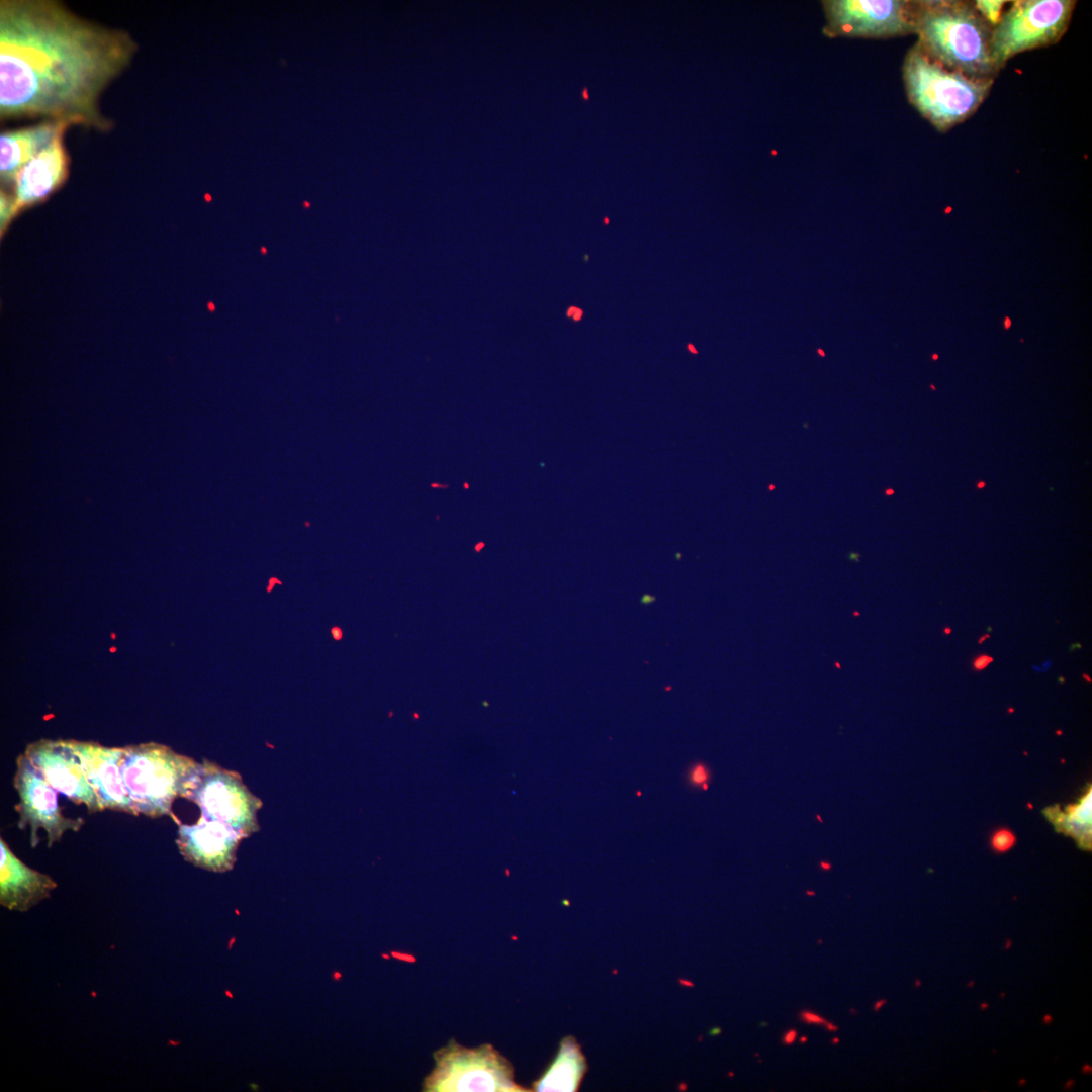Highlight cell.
<instances>
[{
  "label": "cell",
  "instance_id": "6da1fadb",
  "mask_svg": "<svg viewBox=\"0 0 1092 1092\" xmlns=\"http://www.w3.org/2000/svg\"><path fill=\"white\" fill-rule=\"evenodd\" d=\"M125 29L85 19L56 0L0 1V117L108 132L101 95L131 64Z\"/></svg>",
  "mask_w": 1092,
  "mask_h": 1092
},
{
  "label": "cell",
  "instance_id": "7a4b0ae2",
  "mask_svg": "<svg viewBox=\"0 0 1092 1092\" xmlns=\"http://www.w3.org/2000/svg\"><path fill=\"white\" fill-rule=\"evenodd\" d=\"M917 44L932 60L964 75L994 80L990 50L992 27L974 3L957 0L913 1Z\"/></svg>",
  "mask_w": 1092,
  "mask_h": 1092
},
{
  "label": "cell",
  "instance_id": "3957f363",
  "mask_svg": "<svg viewBox=\"0 0 1092 1092\" xmlns=\"http://www.w3.org/2000/svg\"><path fill=\"white\" fill-rule=\"evenodd\" d=\"M902 75L909 102L941 132L973 115L994 82L948 69L929 58L917 43L904 58Z\"/></svg>",
  "mask_w": 1092,
  "mask_h": 1092
},
{
  "label": "cell",
  "instance_id": "277c9868",
  "mask_svg": "<svg viewBox=\"0 0 1092 1092\" xmlns=\"http://www.w3.org/2000/svg\"><path fill=\"white\" fill-rule=\"evenodd\" d=\"M199 763L155 742L123 747L121 774L134 815L171 816L172 805L185 797Z\"/></svg>",
  "mask_w": 1092,
  "mask_h": 1092
},
{
  "label": "cell",
  "instance_id": "5b68a950",
  "mask_svg": "<svg viewBox=\"0 0 1092 1092\" xmlns=\"http://www.w3.org/2000/svg\"><path fill=\"white\" fill-rule=\"evenodd\" d=\"M1074 0H1016L992 28L990 50L998 71L1014 56L1057 43L1068 29Z\"/></svg>",
  "mask_w": 1092,
  "mask_h": 1092
},
{
  "label": "cell",
  "instance_id": "8992f818",
  "mask_svg": "<svg viewBox=\"0 0 1092 1092\" xmlns=\"http://www.w3.org/2000/svg\"><path fill=\"white\" fill-rule=\"evenodd\" d=\"M434 1059L435 1068L424 1081V1091H524L514 1081L511 1064L490 1044L469 1049L450 1040Z\"/></svg>",
  "mask_w": 1092,
  "mask_h": 1092
},
{
  "label": "cell",
  "instance_id": "52a82bcc",
  "mask_svg": "<svg viewBox=\"0 0 1092 1092\" xmlns=\"http://www.w3.org/2000/svg\"><path fill=\"white\" fill-rule=\"evenodd\" d=\"M184 798L199 807L201 817L225 824L242 838L258 828L260 800L250 793L239 775L216 763L208 760L199 763Z\"/></svg>",
  "mask_w": 1092,
  "mask_h": 1092
},
{
  "label": "cell",
  "instance_id": "ba28073f",
  "mask_svg": "<svg viewBox=\"0 0 1092 1092\" xmlns=\"http://www.w3.org/2000/svg\"><path fill=\"white\" fill-rule=\"evenodd\" d=\"M823 32L828 37L888 38L915 33L913 1L827 0Z\"/></svg>",
  "mask_w": 1092,
  "mask_h": 1092
},
{
  "label": "cell",
  "instance_id": "9c48e42d",
  "mask_svg": "<svg viewBox=\"0 0 1092 1092\" xmlns=\"http://www.w3.org/2000/svg\"><path fill=\"white\" fill-rule=\"evenodd\" d=\"M13 785L19 801L15 806L19 815L18 827H29L30 845L38 842V830L47 833L48 846L60 841L66 831L77 832L84 825V820L68 818L62 813L58 803L57 791L40 776L25 753L16 759V771Z\"/></svg>",
  "mask_w": 1092,
  "mask_h": 1092
},
{
  "label": "cell",
  "instance_id": "30bf717a",
  "mask_svg": "<svg viewBox=\"0 0 1092 1092\" xmlns=\"http://www.w3.org/2000/svg\"><path fill=\"white\" fill-rule=\"evenodd\" d=\"M24 753L57 792L75 804L85 805L89 813L102 811L97 795L68 740L41 739L27 745Z\"/></svg>",
  "mask_w": 1092,
  "mask_h": 1092
},
{
  "label": "cell",
  "instance_id": "8fae6325",
  "mask_svg": "<svg viewBox=\"0 0 1092 1092\" xmlns=\"http://www.w3.org/2000/svg\"><path fill=\"white\" fill-rule=\"evenodd\" d=\"M78 756L86 779L95 791L101 810L134 815L121 774L123 747L68 740Z\"/></svg>",
  "mask_w": 1092,
  "mask_h": 1092
},
{
  "label": "cell",
  "instance_id": "7c38bea8",
  "mask_svg": "<svg viewBox=\"0 0 1092 1092\" xmlns=\"http://www.w3.org/2000/svg\"><path fill=\"white\" fill-rule=\"evenodd\" d=\"M242 837L225 824L200 817L196 823L182 824L176 839L183 857L211 872L233 869Z\"/></svg>",
  "mask_w": 1092,
  "mask_h": 1092
},
{
  "label": "cell",
  "instance_id": "4fadbf2b",
  "mask_svg": "<svg viewBox=\"0 0 1092 1092\" xmlns=\"http://www.w3.org/2000/svg\"><path fill=\"white\" fill-rule=\"evenodd\" d=\"M65 132L59 133L17 174L11 196L14 215L47 199L66 180L69 157L63 140Z\"/></svg>",
  "mask_w": 1092,
  "mask_h": 1092
},
{
  "label": "cell",
  "instance_id": "5bb4252c",
  "mask_svg": "<svg viewBox=\"0 0 1092 1092\" xmlns=\"http://www.w3.org/2000/svg\"><path fill=\"white\" fill-rule=\"evenodd\" d=\"M57 883L48 875L27 867L0 838V904L25 912L50 897Z\"/></svg>",
  "mask_w": 1092,
  "mask_h": 1092
},
{
  "label": "cell",
  "instance_id": "9a60e30c",
  "mask_svg": "<svg viewBox=\"0 0 1092 1092\" xmlns=\"http://www.w3.org/2000/svg\"><path fill=\"white\" fill-rule=\"evenodd\" d=\"M68 124L46 120L35 125L1 132L0 176L4 183H14L19 171L37 156Z\"/></svg>",
  "mask_w": 1092,
  "mask_h": 1092
},
{
  "label": "cell",
  "instance_id": "2e32d148",
  "mask_svg": "<svg viewBox=\"0 0 1092 1092\" xmlns=\"http://www.w3.org/2000/svg\"><path fill=\"white\" fill-rule=\"evenodd\" d=\"M585 1069L579 1046L572 1038H565L559 1052L545 1074L534 1083L536 1091H574Z\"/></svg>",
  "mask_w": 1092,
  "mask_h": 1092
},
{
  "label": "cell",
  "instance_id": "e0dca14e",
  "mask_svg": "<svg viewBox=\"0 0 1092 1092\" xmlns=\"http://www.w3.org/2000/svg\"><path fill=\"white\" fill-rule=\"evenodd\" d=\"M1091 788H1089L1078 802L1068 805L1065 810L1059 806H1053L1044 811L1046 818L1058 831L1072 836L1084 849L1091 847Z\"/></svg>",
  "mask_w": 1092,
  "mask_h": 1092
},
{
  "label": "cell",
  "instance_id": "ac0fdd59",
  "mask_svg": "<svg viewBox=\"0 0 1092 1092\" xmlns=\"http://www.w3.org/2000/svg\"><path fill=\"white\" fill-rule=\"evenodd\" d=\"M1005 3L1006 1L1002 0H977L974 2V6L983 19L993 28L1001 19Z\"/></svg>",
  "mask_w": 1092,
  "mask_h": 1092
},
{
  "label": "cell",
  "instance_id": "d6986e66",
  "mask_svg": "<svg viewBox=\"0 0 1092 1092\" xmlns=\"http://www.w3.org/2000/svg\"><path fill=\"white\" fill-rule=\"evenodd\" d=\"M1015 842L1016 837L1008 828H998L992 833L990 838L992 849L1000 853L1010 850Z\"/></svg>",
  "mask_w": 1092,
  "mask_h": 1092
},
{
  "label": "cell",
  "instance_id": "ffe728a7",
  "mask_svg": "<svg viewBox=\"0 0 1092 1092\" xmlns=\"http://www.w3.org/2000/svg\"><path fill=\"white\" fill-rule=\"evenodd\" d=\"M709 774L703 764H697L691 771L690 780L696 786H706Z\"/></svg>",
  "mask_w": 1092,
  "mask_h": 1092
},
{
  "label": "cell",
  "instance_id": "44dd1931",
  "mask_svg": "<svg viewBox=\"0 0 1092 1092\" xmlns=\"http://www.w3.org/2000/svg\"><path fill=\"white\" fill-rule=\"evenodd\" d=\"M799 1018L806 1024H816L825 1026L828 1022L822 1016L810 1010H802L799 1014Z\"/></svg>",
  "mask_w": 1092,
  "mask_h": 1092
},
{
  "label": "cell",
  "instance_id": "7402d4cb",
  "mask_svg": "<svg viewBox=\"0 0 1092 1092\" xmlns=\"http://www.w3.org/2000/svg\"><path fill=\"white\" fill-rule=\"evenodd\" d=\"M797 1039V1031L795 1029H789L782 1036V1042L785 1045H791Z\"/></svg>",
  "mask_w": 1092,
  "mask_h": 1092
},
{
  "label": "cell",
  "instance_id": "603a6c76",
  "mask_svg": "<svg viewBox=\"0 0 1092 1092\" xmlns=\"http://www.w3.org/2000/svg\"><path fill=\"white\" fill-rule=\"evenodd\" d=\"M991 661H992L991 657H989L987 655H983V656L977 658V660L974 663V667L977 668V669L985 668Z\"/></svg>",
  "mask_w": 1092,
  "mask_h": 1092
},
{
  "label": "cell",
  "instance_id": "cb8c5ba5",
  "mask_svg": "<svg viewBox=\"0 0 1092 1092\" xmlns=\"http://www.w3.org/2000/svg\"><path fill=\"white\" fill-rule=\"evenodd\" d=\"M1052 665H1053V661H1052V660H1045V661H1044V662H1042V663H1041L1040 665H1032V666H1031V668H1032V669H1033V670H1034L1035 672H1039V673H1041V672H1045V671H1048V670H1049V669L1051 668V666H1052Z\"/></svg>",
  "mask_w": 1092,
  "mask_h": 1092
},
{
  "label": "cell",
  "instance_id": "d4e9b609",
  "mask_svg": "<svg viewBox=\"0 0 1092 1092\" xmlns=\"http://www.w3.org/2000/svg\"><path fill=\"white\" fill-rule=\"evenodd\" d=\"M568 315L572 316L574 320H579L582 316V311L576 307H570Z\"/></svg>",
  "mask_w": 1092,
  "mask_h": 1092
},
{
  "label": "cell",
  "instance_id": "484cf974",
  "mask_svg": "<svg viewBox=\"0 0 1092 1092\" xmlns=\"http://www.w3.org/2000/svg\"><path fill=\"white\" fill-rule=\"evenodd\" d=\"M825 1028L830 1032H834L838 1029V1027L831 1022H827Z\"/></svg>",
  "mask_w": 1092,
  "mask_h": 1092
},
{
  "label": "cell",
  "instance_id": "4316f807",
  "mask_svg": "<svg viewBox=\"0 0 1092 1092\" xmlns=\"http://www.w3.org/2000/svg\"><path fill=\"white\" fill-rule=\"evenodd\" d=\"M885 1003H886V1000H883V999L878 1000L874 1005V1010H876V1011L879 1010Z\"/></svg>",
  "mask_w": 1092,
  "mask_h": 1092
},
{
  "label": "cell",
  "instance_id": "83f0119b",
  "mask_svg": "<svg viewBox=\"0 0 1092 1092\" xmlns=\"http://www.w3.org/2000/svg\"><path fill=\"white\" fill-rule=\"evenodd\" d=\"M820 868L822 870H824V871H828V870L831 869V864L829 862H826V861H821L820 862Z\"/></svg>",
  "mask_w": 1092,
  "mask_h": 1092
},
{
  "label": "cell",
  "instance_id": "f1b7e54d",
  "mask_svg": "<svg viewBox=\"0 0 1092 1092\" xmlns=\"http://www.w3.org/2000/svg\"><path fill=\"white\" fill-rule=\"evenodd\" d=\"M806 1041H807V1037H806V1036H803V1037H801V1038H800V1042H801V1043H803V1042H806Z\"/></svg>",
  "mask_w": 1092,
  "mask_h": 1092
},
{
  "label": "cell",
  "instance_id": "f546056e",
  "mask_svg": "<svg viewBox=\"0 0 1092 1092\" xmlns=\"http://www.w3.org/2000/svg\"><path fill=\"white\" fill-rule=\"evenodd\" d=\"M838 1042H839L838 1038H832V1043H838Z\"/></svg>",
  "mask_w": 1092,
  "mask_h": 1092
},
{
  "label": "cell",
  "instance_id": "4dcf8cb0",
  "mask_svg": "<svg viewBox=\"0 0 1092 1092\" xmlns=\"http://www.w3.org/2000/svg\"><path fill=\"white\" fill-rule=\"evenodd\" d=\"M482 546H483V543H480V544H479V545H478L477 547H475V548H476V550H477V551H479L480 547H482Z\"/></svg>",
  "mask_w": 1092,
  "mask_h": 1092
},
{
  "label": "cell",
  "instance_id": "1f68e13d",
  "mask_svg": "<svg viewBox=\"0 0 1092 1092\" xmlns=\"http://www.w3.org/2000/svg\"><path fill=\"white\" fill-rule=\"evenodd\" d=\"M807 894H808V895H814V893H813V892H810V891H807Z\"/></svg>",
  "mask_w": 1092,
  "mask_h": 1092
},
{
  "label": "cell",
  "instance_id": "d6a6232c",
  "mask_svg": "<svg viewBox=\"0 0 1092 1092\" xmlns=\"http://www.w3.org/2000/svg\"><path fill=\"white\" fill-rule=\"evenodd\" d=\"M818 352H819V353H820V354H821L822 356H824V353H823V352H822L821 350H818Z\"/></svg>",
  "mask_w": 1092,
  "mask_h": 1092
}]
</instances>
